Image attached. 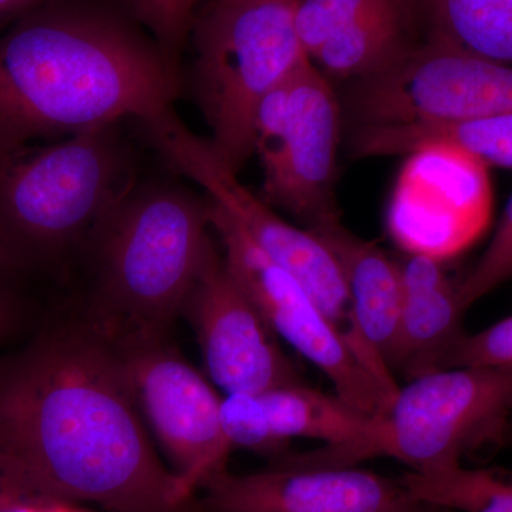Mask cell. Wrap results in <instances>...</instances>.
<instances>
[{"label":"cell","instance_id":"cell-1","mask_svg":"<svg viewBox=\"0 0 512 512\" xmlns=\"http://www.w3.org/2000/svg\"><path fill=\"white\" fill-rule=\"evenodd\" d=\"M0 451L62 505L187 512L158 457L117 346L77 318L0 357Z\"/></svg>","mask_w":512,"mask_h":512},{"label":"cell","instance_id":"cell-2","mask_svg":"<svg viewBox=\"0 0 512 512\" xmlns=\"http://www.w3.org/2000/svg\"><path fill=\"white\" fill-rule=\"evenodd\" d=\"M177 62L103 10L53 0L0 32V154L173 109Z\"/></svg>","mask_w":512,"mask_h":512},{"label":"cell","instance_id":"cell-3","mask_svg":"<svg viewBox=\"0 0 512 512\" xmlns=\"http://www.w3.org/2000/svg\"><path fill=\"white\" fill-rule=\"evenodd\" d=\"M210 200L177 184H131L93 229L80 318L114 345L168 338L215 239Z\"/></svg>","mask_w":512,"mask_h":512},{"label":"cell","instance_id":"cell-4","mask_svg":"<svg viewBox=\"0 0 512 512\" xmlns=\"http://www.w3.org/2000/svg\"><path fill=\"white\" fill-rule=\"evenodd\" d=\"M116 126L0 154V259L8 268H53L83 251L133 184Z\"/></svg>","mask_w":512,"mask_h":512},{"label":"cell","instance_id":"cell-5","mask_svg":"<svg viewBox=\"0 0 512 512\" xmlns=\"http://www.w3.org/2000/svg\"><path fill=\"white\" fill-rule=\"evenodd\" d=\"M298 0H214L195 28V86L217 156L235 173L255 154L259 104L311 59L295 26Z\"/></svg>","mask_w":512,"mask_h":512},{"label":"cell","instance_id":"cell-6","mask_svg":"<svg viewBox=\"0 0 512 512\" xmlns=\"http://www.w3.org/2000/svg\"><path fill=\"white\" fill-rule=\"evenodd\" d=\"M511 426L512 369L450 367L400 387L384 414L376 457L436 473L485 444H504Z\"/></svg>","mask_w":512,"mask_h":512},{"label":"cell","instance_id":"cell-7","mask_svg":"<svg viewBox=\"0 0 512 512\" xmlns=\"http://www.w3.org/2000/svg\"><path fill=\"white\" fill-rule=\"evenodd\" d=\"M211 204V227L229 272L279 339L332 384L333 393L367 416L382 419L392 397L359 362L343 330L313 301L301 282L272 261L234 217Z\"/></svg>","mask_w":512,"mask_h":512},{"label":"cell","instance_id":"cell-8","mask_svg":"<svg viewBox=\"0 0 512 512\" xmlns=\"http://www.w3.org/2000/svg\"><path fill=\"white\" fill-rule=\"evenodd\" d=\"M165 160L207 192L248 232L272 261L295 276L332 322L345 332L349 298L345 278L335 254L311 231L298 228L276 214L271 205L241 184L215 153L208 138L195 136L174 109L144 123Z\"/></svg>","mask_w":512,"mask_h":512},{"label":"cell","instance_id":"cell-9","mask_svg":"<svg viewBox=\"0 0 512 512\" xmlns=\"http://www.w3.org/2000/svg\"><path fill=\"white\" fill-rule=\"evenodd\" d=\"M349 107L357 126H407L512 111V66L420 42L390 66L356 79Z\"/></svg>","mask_w":512,"mask_h":512},{"label":"cell","instance_id":"cell-10","mask_svg":"<svg viewBox=\"0 0 512 512\" xmlns=\"http://www.w3.org/2000/svg\"><path fill=\"white\" fill-rule=\"evenodd\" d=\"M338 99L312 59L293 73L288 101H268L255 120L254 150L264 170L262 200L308 228L336 217Z\"/></svg>","mask_w":512,"mask_h":512},{"label":"cell","instance_id":"cell-11","mask_svg":"<svg viewBox=\"0 0 512 512\" xmlns=\"http://www.w3.org/2000/svg\"><path fill=\"white\" fill-rule=\"evenodd\" d=\"M116 346L144 423L191 498L232 453L221 426L222 397L170 336Z\"/></svg>","mask_w":512,"mask_h":512},{"label":"cell","instance_id":"cell-12","mask_svg":"<svg viewBox=\"0 0 512 512\" xmlns=\"http://www.w3.org/2000/svg\"><path fill=\"white\" fill-rule=\"evenodd\" d=\"M382 421L305 382L225 394L221 403L222 431L232 451L242 448L274 458L292 440L322 441L319 450L288 454L293 463L309 467L359 466L376 457Z\"/></svg>","mask_w":512,"mask_h":512},{"label":"cell","instance_id":"cell-13","mask_svg":"<svg viewBox=\"0 0 512 512\" xmlns=\"http://www.w3.org/2000/svg\"><path fill=\"white\" fill-rule=\"evenodd\" d=\"M181 316L197 336L208 379L225 394L261 393L305 382L281 339L229 272L217 238Z\"/></svg>","mask_w":512,"mask_h":512},{"label":"cell","instance_id":"cell-14","mask_svg":"<svg viewBox=\"0 0 512 512\" xmlns=\"http://www.w3.org/2000/svg\"><path fill=\"white\" fill-rule=\"evenodd\" d=\"M491 210L487 167L457 148L409 154L394 188L387 231L406 255L446 261L481 234Z\"/></svg>","mask_w":512,"mask_h":512},{"label":"cell","instance_id":"cell-15","mask_svg":"<svg viewBox=\"0 0 512 512\" xmlns=\"http://www.w3.org/2000/svg\"><path fill=\"white\" fill-rule=\"evenodd\" d=\"M197 497L208 512H403L416 501L400 478L359 466H302L285 454L252 473L221 468Z\"/></svg>","mask_w":512,"mask_h":512},{"label":"cell","instance_id":"cell-16","mask_svg":"<svg viewBox=\"0 0 512 512\" xmlns=\"http://www.w3.org/2000/svg\"><path fill=\"white\" fill-rule=\"evenodd\" d=\"M308 229L328 245L342 269L349 298L343 333L350 348L394 399L400 389L392 369L402 306L399 261L349 231L339 215Z\"/></svg>","mask_w":512,"mask_h":512},{"label":"cell","instance_id":"cell-17","mask_svg":"<svg viewBox=\"0 0 512 512\" xmlns=\"http://www.w3.org/2000/svg\"><path fill=\"white\" fill-rule=\"evenodd\" d=\"M402 306L392 369L409 380L450 369L451 359L467 335L458 285L444 262L426 255L399 261Z\"/></svg>","mask_w":512,"mask_h":512},{"label":"cell","instance_id":"cell-18","mask_svg":"<svg viewBox=\"0 0 512 512\" xmlns=\"http://www.w3.org/2000/svg\"><path fill=\"white\" fill-rule=\"evenodd\" d=\"M419 0H386L329 37L311 59L323 73L362 79L380 72L419 45Z\"/></svg>","mask_w":512,"mask_h":512},{"label":"cell","instance_id":"cell-19","mask_svg":"<svg viewBox=\"0 0 512 512\" xmlns=\"http://www.w3.org/2000/svg\"><path fill=\"white\" fill-rule=\"evenodd\" d=\"M430 146L457 148L485 167L512 170V111L495 116L407 126H357L352 134L356 157L412 154Z\"/></svg>","mask_w":512,"mask_h":512},{"label":"cell","instance_id":"cell-20","mask_svg":"<svg viewBox=\"0 0 512 512\" xmlns=\"http://www.w3.org/2000/svg\"><path fill=\"white\" fill-rule=\"evenodd\" d=\"M430 39L512 66V0H419Z\"/></svg>","mask_w":512,"mask_h":512},{"label":"cell","instance_id":"cell-21","mask_svg":"<svg viewBox=\"0 0 512 512\" xmlns=\"http://www.w3.org/2000/svg\"><path fill=\"white\" fill-rule=\"evenodd\" d=\"M417 501L451 512H512V473L463 464L436 473H412L400 477Z\"/></svg>","mask_w":512,"mask_h":512},{"label":"cell","instance_id":"cell-22","mask_svg":"<svg viewBox=\"0 0 512 512\" xmlns=\"http://www.w3.org/2000/svg\"><path fill=\"white\" fill-rule=\"evenodd\" d=\"M512 279V197L493 239L474 268L458 285L464 311Z\"/></svg>","mask_w":512,"mask_h":512},{"label":"cell","instance_id":"cell-23","mask_svg":"<svg viewBox=\"0 0 512 512\" xmlns=\"http://www.w3.org/2000/svg\"><path fill=\"white\" fill-rule=\"evenodd\" d=\"M386 0H298L295 26L309 57L330 36Z\"/></svg>","mask_w":512,"mask_h":512},{"label":"cell","instance_id":"cell-24","mask_svg":"<svg viewBox=\"0 0 512 512\" xmlns=\"http://www.w3.org/2000/svg\"><path fill=\"white\" fill-rule=\"evenodd\" d=\"M197 0H130L137 18L146 23L156 42L174 62L190 29Z\"/></svg>","mask_w":512,"mask_h":512},{"label":"cell","instance_id":"cell-25","mask_svg":"<svg viewBox=\"0 0 512 512\" xmlns=\"http://www.w3.org/2000/svg\"><path fill=\"white\" fill-rule=\"evenodd\" d=\"M466 366L512 369V315L464 336L451 359V367Z\"/></svg>","mask_w":512,"mask_h":512},{"label":"cell","instance_id":"cell-26","mask_svg":"<svg viewBox=\"0 0 512 512\" xmlns=\"http://www.w3.org/2000/svg\"><path fill=\"white\" fill-rule=\"evenodd\" d=\"M59 505L13 458L0 451V512H46Z\"/></svg>","mask_w":512,"mask_h":512},{"label":"cell","instance_id":"cell-27","mask_svg":"<svg viewBox=\"0 0 512 512\" xmlns=\"http://www.w3.org/2000/svg\"><path fill=\"white\" fill-rule=\"evenodd\" d=\"M9 271L0 265V272ZM25 320V306L12 289L0 279V342L12 335Z\"/></svg>","mask_w":512,"mask_h":512},{"label":"cell","instance_id":"cell-28","mask_svg":"<svg viewBox=\"0 0 512 512\" xmlns=\"http://www.w3.org/2000/svg\"><path fill=\"white\" fill-rule=\"evenodd\" d=\"M53 0H0V32L16 20Z\"/></svg>","mask_w":512,"mask_h":512},{"label":"cell","instance_id":"cell-29","mask_svg":"<svg viewBox=\"0 0 512 512\" xmlns=\"http://www.w3.org/2000/svg\"><path fill=\"white\" fill-rule=\"evenodd\" d=\"M403 512H451L447 508L439 507L430 503H424V501H414L406 511Z\"/></svg>","mask_w":512,"mask_h":512},{"label":"cell","instance_id":"cell-30","mask_svg":"<svg viewBox=\"0 0 512 512\" xmlns=\"http://www.w3.org/2000/svg\"><path fill=\"white\" fill-rule=\"evenodd\" d=\"M190 512H208V511L205 510L204 507H202V504L200 503V500H198V497H197V500H195L194 507L191 508Z\"/></svg>","mask_w":512,"mask_h":512},{"label":"cell","instance_id":"cell-31","mask_svg":"<svg viewBox=\"0 0 512 512\" xmlns=\"http://www.w3.org/2000/svg\"><path fill=\"white\" fill-rule=\"evenodd\" d=\"M46 512H67V505H59V507L50 508Z\"/></svg>","mask_w":512,"mask_h":512},{"label":"cell","instance_id":"cell-32","mask_svg":"<svg viewBox=\"0 0 512 512\" xmlns=\"http://www.w3.org/2000/svg\"><path fill=\"white\" fill-rule=\"evenodd\" d=\"M504 444H508V446L512 447V426H511L510 431H508L507 439H505V443Z\"/></svg>","mask_w":512,"mask_h":512},{"label":"cell","instance_id":"cell-33","mask_svg":"<svg viewBox=\"0 0 512 512\" xmlns=\"http://www.w3.org/2000/svg\"><path fill=\"white\" fill-rule=\"evenodd\" d=\"M0 265L6 266L5 264H3L2 259H0ZM6 268H8V266H6Z\"/></svg>","mask_w":512,"mask_h":512},{"label":"cell","instance_id":"cell-34","mask_svg":"<svg viewBox=\"0 0 512 512\" xmlns=\"http://www.w3.org/2000/svg\"><path fill=\"white\" fill-rule=\"evenodd\" d=\"M227 2H235V0H227Z\"/></svg>","mask_w":512,"mask_h":512}]
</instances>
